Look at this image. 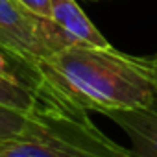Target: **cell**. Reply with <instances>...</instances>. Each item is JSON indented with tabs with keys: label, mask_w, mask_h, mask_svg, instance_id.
<instances>
[{
	"label": "cell",
	"mask_w": 157,
	"mask_h": 157,
	"mask_svg": "<svg viewBox=\"0 0 157 157\" xmlns=\"http://www.w3.org/2000/svg\"><path fill=\"white\" fill-rule=\"evenodd\" d=\"M151 72H153V87H155V100H157V52L151 57Z\"/></svg>",
	"instance_id": "obj_9"
},
{
	"label": "cell",
	"mask_w": 157,
	"mask_h": 157,
	"mask_svg": "<svg viewBox=\"0 0 157 157\" xmlns=\"http://www.w3.org/2000/svg\"><path fill=\"white\" fill-rule=\"evenodd\" d=\"M26 124H28V113L0 104V142L22 135Z\"/></svg>",
	"instance_id": "obj_7"
},
{
	"label": "cell",
	"mask_w": 157,
	"mask_h": 157,
	"mask_svg": "<svg viewBox=\"0 0 157 157\" xmlns=\"http://www.w3.org/2000/svg\"><path fill=\"white\" fill-rule=\"evenodd\" d=\"M33 82L37 104L28 111V124L22 135L54 146L59 157H133L131 150L118 146L96 129L85 107L67 98L35 72Z\"/></svg>",
	"instance_id": "obj_2"
},
{
	"label": "cell",
	"mask_w": 157,
	"mask_h": 157,
	"mask_svg": "<svg viewBox=\"0 0 157 157\" xmlns=\"http://www.w3.org/2000/svg\"><path fill=\"white\" fill-rule=\"evenodd\" d=\"M52 21L74 41L93 46H111V43L89 21L76 0H50Z\"/></svg>",
	"instance_id": "obj_5"
},
{
	"label": "cell",
	"mask_w": 157,
	"mask_h": 157,
	"mask_svg": "<svg viewBox=\"0 0 157 157\" xmlns=\"http://www.w3.org/2000/svg\"><path fill=\"white\" fill-rule=\"evenodd\" d=\"M21 6H24L28 11L44 17V19H52V10H50V0H17Z\"/></svg>",
	"instance_id": "obj_8"
},
{
	"label": "cell",
	"mask_w": 157,
	"mask_h": 157,
	"mask_svg": "<svg viewBox=\"0 0 157 157\" xmlns=\"http://www.w3.org/2000/svg\"><path fill=\"white\" fill-rule=\"evenodd\" d=\"M0 104L19 111H32L37 104V91L33 78L28 82L21 78L0 54Z\"/></svg>",
	"instance_id": "obj_6"
},
{
	"label": "cell",
	"mask_w": 157,
	"mask_h": 157,
	"mask_svg": "<svg viewBox=\"0 0 157 157\" xmlns=\"http://www.w3.org/2000/svg\"><path fill=\"white\" fill-rule=\"evenodd\" d=\"M111 118L131 140V155L157 157V100L150 105L100 111Z\"/></svg>",
	"instance_id": "obj_4"
},
{
	"label": "cell",
	"mask_w": 157,
	"mask_h": 157,
	"mask_svg": "<svg viewBox=\"0 0 157 157\" xmlns=\"http://www.w3.org/2000/svg\"><path fill=\"white\" fill-rule=\"evenodd\" d=\"M74 41L52 21L39 17L17 0H0V50L32 67Z\"/></svg>",
	"instance_id": "obj_3"
},
{
	"label": "cell",
	"mask_w": 157,
	"mask_h": 157,
	"mask_svg": "<svg viewBox=\"0 0 157 157\" xmlns=\"http://www.w3.org/2000/svg\"><path fill=\"white\" fill-rule=\"evenodd\" d=\"M78 105L94 111L155 102L151 57H135L113 46L74 43L30 67Z\"/></svg>",
	"instance_id": "obj_1"
}]
</instances>
